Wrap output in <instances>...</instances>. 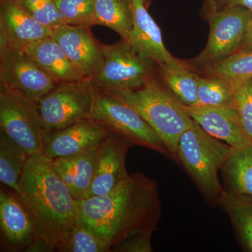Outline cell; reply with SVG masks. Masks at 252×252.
<instances>
[{"mask_svg": "<svg viewBox=\"0 0 252 252\" xmlns=\"http://www.w3.org/2000/svg\"><path fill=\"white\" fill-rule=\"evenodd\" d=\"M77 206L79 218L112 247L135 233L153 234L161 218L157 182L138 172L105 195L77 200Z\"/></svg>", "mask_w": 252, "mask_h": 252, "instance_id": "obj_1", "label": "cell"}, {"mask_svg": "<svg viewBox=\"0 0 252 252\" xmlns=\"http://www.w3.org/2000/svg\"><path fill=\"white\" fill-rule=\"evenodd\" d=\"M17 194L34 220L38 234L57 248L79 218L77 200L44 154L28 158Z\"/></svg>", "mask_w": 252, "mask_h": 252, "instance_id": "obj_2", "label": "cell"}, {"mask_svg": "<svg viewBox=\"0 0 252 252\" xmlns=\"http://www.w3.org/2000/svg\"><path fill=\"white\" fill-rule=\"evenodd\" d=\"M124 102L152 127L177 159L181 136L193 124L183 105L166 87L154 79L136 90L103 91Z\"/></svg>", "mask_w": 252, "mask_h": 252, "instance_id": "obj_3", "label": "cell"}, {"mask_svg": "<svg viewBox=\"0 0 252 252\" xmlns=\"http://www.w3.org/2000/svg\"><path fill=\"white\" fill-rule=\"evenodd\" d=\"M232 149L233 147L207 133L195 122L182 134L179 141L177 159L200 193L212 204L220 205L225 193L219 179V172Z\"/></svg>", "mask_w": 252, "mask_h": 252, "instance_id": "obj_4", "label": "cell"}, {"mask_svg": "<svg viewBox=\"0 0 252 252\" xmlns=\"http://www.w3.org/2000/svg\"><path fill=\"white\" fill-rule=\"evenodd\" d=\"M90 119L122 136L132 145L152 149L172 158L161 139L145 121L128 105L96 88Z\"/></svg>", "mask_w": 252, "mask_h": 252, "instance_id": "obj_5", "label": "cell"}, {"mask_svg": "<svg viewBox=\"0 0 252 252\" xmlns=\"http://www.w3.org/2000/svg\"><path fill=\"white\" fill-rule=\"evenodd\" d=\"M96 87L90 79L59 83L36 102L46 136L90 119Z\"/></svg>", "mask_w": 252, "mask_h": 252, "instance_id": "obj_6", "label": "cell"}, {"mask_svg": "<svg viewBox=\"0 0 252 252\" xmlns=\"http://www.w3.org/2000/svg\"><path fill=\"white\" fill-rule=\"evenodd\" d=\"M102 64L92 79L102 91H130L140 89L152 79L153 62L139 54L127 41L102 45Z\"/></svg>", "mask_w": 252, "mask_h": 252, "instance_id": "obj_7", "label": "cell"}, {"mask_svg": "<svg viewBox=\"0 0 252 252\" xmlns=\"http://www.w3.org/2000/svg\"><path fill=\"white\" fill-rule=\"evenodd\" d=\"M0 131L30 156L44 154L45 131L35 102L0 90Z\"/></svg>", "mask_w": 252, "mask_h": 252, "instance_id": "obj_8", "label": "cell"}, {"mask_svg": "<svg viewBox=\"0 0 252 252\" xmlns=\"http://www.w3.org/2000/svg\"><path fill=\"white\" fill-rule=\"evenodd\" d=\"M252 12L242 7L217 10L207 16L210 34L205 49L192 64L205 68L223 61L240 49Z\"/></svg>", "mask_w": 252, "mask_h": 252, "instance_id": "obj_9", "label": "cell"}, {"mask_svg": "<svg viewBox=\"0 0 252 252\" xmlns=\"http://www.w3.org/2000/svg\"><path fill=\"white\" fill-rule=\"evenodd\" d=\"M0 49L1 89L36 102L59 84L24 51Z\"/></svg>", "mask_w": 252, "mask_h": 252, "instance_id": "obj_10", "label": "cell"}, {"mask_svg": "<svg viewBox=\"0 0 252 252\" xmlns=\"http://www.w3.org/2000/svg\"><path fill=\"white\" fill-rule=\"evenodd\" d=\"M0 233L1 252H25L40 237L19 195L4 185L0 189Z\"/></svg>", "mask_w": 252, "mask_h": 252, "instance_id": "obj_11", "label": "cell"}, {"mask_svg": "<svg viewBox=\"0 0 252 252\" xmlns=\"http://www.w3.org/2000/svg\"><path fill=\"white\" fill-rule=\"evenodd\" d=\"M112 132L93 119H84L46 136L44 154L55 160L98 148Z\"/></svg>", "mask_w": 252, "mask_h": 252, "instance_id": "obj_12", "label": "cell"}, {"mask_svg": "<svg viewBox=\"0 0 252 252\" xmlns=\"http://www.w3.org/2000/svg\"><path fill=\"white\" fill-rule=\"evenodd\" d=\"M89 28L63 24L53 30L51 36L86 79L91 80L101 67L103 54L102 45L94 39Z\"/></svg>", "mask_w": 252, "mask_h": 252, "instance_id": "obj_13", "label": "cell"}, {"mask_svg": "<svg viewBox=\"0 0 252 252\" xmlns=\"http://www.w3.org/2000/svg\"><path fill=\"white\" fill-rule=\"evenodd\" d=\"M131 146L128 140L114 132L104 140L99 149L94 179L87 198L109 193L128 177L126 159Z\"/></svg>", "mask_w": 252, "mask_h": 252, "instance_id": "obj_14", "label": "cell"}, {"mask_svg": "<svg viewBox=\"0 0 252 252\" xmlns=\"http://www.w3.org/2000/svg\"><path fill=\"white\" fill-rule=\"evenodd\" d=\"M0 42L18 51H23L34 41L51 36L53 31L35 21L16 0L0 1Z\"/></svg>", "mask_w": 252, "mask_h": 252, "instance_id": "obj_15", "label": "cell"}, {"mask_svg": "<svg viewBox=\"0 0 252 252\" xmlns=\"http://www.w3.org/2000/svg\"><path fill=\"white\" fill-rule=\"evenodd\" d=\"M133 10V26L126 41L145 59L158 65L175 61L162 41L160 28L149 14L144 0H131Z\"/></svg>", "mask_w": 252, "mask_h": 252, "instance_id": "obj_16", "label": "cell"}, {"mask_svg": "<svg viewBox=\"0 0 252 252\" xmlns=\"http://www.w3.org/2000/svg\"><path fill=\"white\" fill-rule=\"evenodd\" d=\"M185 107L194 122L207 133L223 141L233 148H240L252 144V140L240 125L235 110L199 104Z\"/></svg>", "mask_w": 252, "mask_h": 252, "instance_id": "obj_17", "label": "cell"}, {"mask_svg": "<svg viewBox=\"0 0 252 252\" xmlns=\"http://www.w3.org/2000/svg\"><path fill=\"white\" fill-rule=\"evenodd\" d=\"M23 51L58 83L88 79L51 35L34 41Z\"/></svg>", "mask_w": 252, "mask_h": 252, "instance_id": "obj_18", "label": "cell"}, {"mask_svg": "<svg viewBox=\"0 0 252 252\" xmlns=\"http://www.w3.org/2000/svg\"><path fill=\"white\" fill-rule=\"evenodd\" d=\"M99 147L53 160L55 170L76 200L87 198L90 192Z\"/></svg>", "mask_w": 252, "mask_h": 252, "instance_id": "obj_19", "label": "cell"}, {"mask_svg": "<svg viewBox=\"0 0 252 252\" xmlns=\"http://www.w3.org/2000/svg\"><path fill=\"white\" fill-rule=\"evenodd\" d=\"M158 67L160 77L165 87L181 103L186 107L198 104V75L177 60L159 64Z\"/></svg>", "mask_w": 252, "mask_h": 252, "instance_id": "obj_20", "label": "cell"}, {"mask_svg": "<svg viewBox=\"0 0 252 252\" xmlns=\"http://www.w3.org/2000/svg\"><path fill=\"white\" fill-rule=\"evenodd\" d=\"M221 171L225 191L252 195V144L233 148Z\"/></svg>", "mask_w": 252, "mask_h": 252, "instance_id": "obj_21", "label": "cell"}, {"mask_svg": "<svg viewBox=\"0 0 252 252\" xmlns=\"http://www.w3.org/2000/svg\"><path fill=\"white\" fill-rule=\"evenodd\" d=\"M220 205L229 217L244 251L252 252V195L225 191Z\"/></svg>", "mask_w": 252, "mask_h": 252, "instance_id": "obj_22", "label": "cell"}, {"mask_svg": "<svg viewBox=\"0 0 252 252\" xmlns=\"http://www.w3.org/2000/svg\"><path fill=\"white\" fill-rule=\"evenodd\" d=\"M97 25L117 32L127 41L133 26L131 0H94Z\"/></svg>", "mask_w": 252, "mask_h": 252, "instance_id": "obj_23", "label": "cell"}, {"mask_svg": "<svg viewBox=\"0 0 252 252\" xmlns=\"http://www.w3.org/2000/svg\"><path fill=\"white\" fill-rule=\"evenodd\" d=\"M30 155L0 131V182L17 193Z\"/></svg>", "mask_w": 252, "mask_h": 252, "instance_id": "obj_24", "label": "cell"}, {"mask_svg": "<svg viewBox=\"0 0 252 252\" xmlns=\"http://www.w3.org/2000/svg\"><path fill=\"white\" fill-rule=\"evenodd\" d=\"M197 92L199 105L235 111L233 89L230 81L212 76H198Z\"/></svg>", "mask_w": 252, "mask_h": 252, "instance_id": "obj_25", "label": "cell"}, {"mask_svg": "<svg viewBox=\"0 0 252 252\" xmlns=\"http://www.w3.org/2000/svg\"><path fill=\"white\" fill-rule=\"evenodd\" d=\"M112 245L78 218L70 233L57 247L59 252H111Z\"/></svg>", "mask_w": 252, "mask_h": 252, "instance_id": "obj_26", "label": "cell"}, {"mask_svg": "<svg viewBox=\"0 0 252 252\" xmlns=\"http://www.w3.org/2000/svg\"><path fill=\"white\" fill-rule=\"evenodd\" d=\"M207 76L228 81L252 78V51H238L226 59L205 68Z\"/></svg>", "mask_w": 252, "mask_h": 252, "instance_id": "obj_27", "label": "cell"}, {"mask_svg": "<svg viewBox=\"0 0 252 252\" xmlns=\"http://www.w3.org/2000/svg\"><path fill=\"white\" fill-rule=\"evenodd\" d=\"M66 24L86 26L97 25L94 0H55Z\"/></svg>", "mask_w": 252, "mask_h": 252, "instance_id": "obj_28", "label": "cell"}, {"mask_svg": "<svg viewBox=\"0 0 252 252\" xmlns=\"http://www.w3.org/2000/svg\"><path fill=\"white\" fill-rule=\"evenodd\" d=\"M230 82L239 122L252 142V78Z\"/></svg>", "mask_w": 252, "mask_h": 252, "instance_id": "obj_29", "label": "cell"}, {"mask_svg": "<svg viewBox=\"0 0 252 252\" xmlns=\"http://www.w3.org/2000/svg\"><path fill=\"white\" fill-rule=\"evenodd\" d=\"M20 6L42 26L54 30L64 23L55 0H16Z\"/></svg>", "mask_w": 252, "mask_h": 252, "instance_id": "obj_30", "label": "cell"}, {"mask_svg": "<svg viewBox=\"0 0 252 252\" xmlns=\"http://www.w3.org/2000/svg\"><path fill=\"white\" fill-rule=\"evenodd\" d=\"M152 235L150 233H135L113 245L111 252H152Z\"/></svg>", "mask_w": 252, "mask_h": 252, "instance_id": "obj_31", "label": "cell"}, {"mask_svg": "<svg viewBox=\"0 0 252 252\" xmlns=\"http://www.w3.org/2000/svg\"><path fill=\"white\" fill-rule=\"evenodd\" d=\"M57 248L45 239L39 237L28 245L25 252H54Z\"/></svg>", "mask_w": 252, "mask_h": 252, "instance_id": "obj_32", "label": "cell"}, {"mask_svg": "<svg viewBox=\"0 0 252 252\" xmlns=\"http://www.w3.org/2000/svg\"><path fill=\"white\" fill-rule=\"evenodd\" d=\"M217 10L242 7L252 12V0H215Z\"/></svg>", "mask_w": 252, "mask_h": 252, "instance_id": "obj_33", "label": "cell"}, {"mask_svg": "<svg viewBox=\"0 0 252 252\" xmlns=\"http://www.w3.org/2000/svg\"><path fill=\"white\" fill-rule=\"evenodd\" d=\"M238 51H252V16L243 42Z\"/></svg>", "mask_w": 252, "mask_h": 252, "instance_id": "obj_34", "label": "cell"}, {"mask_svg": "<svg viewBox=\"0 0 252 252\" xmlns=\"http://www.w3.org/2000/svg\"><path fill=\"white\" fill-rule=\"evenodd\" d=\"M217 11L215 0H204L203 14L205 17Z\"/></svg>", "mask_w": 252, "mask_h": 252, "instance_id": "obj_35", "label": "cell"}]
</instances>
